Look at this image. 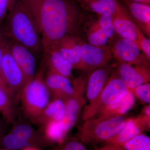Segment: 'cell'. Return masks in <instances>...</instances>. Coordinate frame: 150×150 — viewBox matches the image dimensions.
<instances>
[{
  "mask_svg": "<svg viewBox=\"0 0 150 150\" xmlns=\"http://www.w3.org/2000/svg\"><path fill=\"white\" fill-rule=\"evenodd\" d=\"M21 1L37 25L44 50L66 35H79L85 11L76 1Z\"/></svg>",
  "mask_w": 150,
  "mask_h": 150,
  "instance_id": "obj_1",
  "label": "cell"
},
{
  "mask_svg": "<svg viewBox=\"0 0 150 150\" xmlns=\"http://www.w3.org/2000/svg\"><path fill=\"white\" fill-rule=\"evenodd\" d=\"M2 26L7 38L34 54L43 52L40 31L35 21L21 0H13Z\"/></svg>",
  "mask_w": 150,
  "mask_h": 150,
  "instance_id": "obj_2",
  "label": "cell"
},
{
  "mask_svg": "<svg viewBox=\"0 0 150 150\" xmlns=\"http://www.w3.org/2000/svg\"><path fill=\"white\" fill-rule=\"evenodd\" d=\"M44 71L45 66L42 64L33 79L24 86L20 95L24 115L35 124L51 96L45 83Z\"/></svg>",
  "mask_w": 150,
  "mask_h": 150,
  "instance_id": "obj_3",
  "label": "cell"
},
{
  "mask_svg": "<svg viewBox=\"0 0 150 150\" xmlns=\"http://www.w3.org/2000/svg\"><path fill=\"white\" fill-rule=\"evenodd\" d=\"M123 115L99 116L86 120L79 127V137L83 143L95 144L105 142L116 135L126 125Z\"/></svg>",
  "mask_w": 150,
  "mask_h": 150,
  "instance_id": "obj_4",
  "label": "cell"
},
{
  "mask_svg": "<svg viewBox=\"0 0 150 150\" xmlns=\"http://www.w3.org/2000/svg\"><path fill=\"white\" fill-rule=\"evenodd\" d=\"M116 35L111 15L85 11L81 23L79 36L86 42L95 46L109 48Z\"/></svg>",
  "mask_w": 150,
  "mask_h": 150,
  "instance_id": "obj_5",
  "label": "cell"
},
{
  "mask_svg": "<svg viewBox=\"0 0 150 150\" xmlns=\"http://www.w3.org/2000/svg\"><path fill=\"white\" fill-rule=\"evenodd\" d=\"M115 67L99 96L84 108L81 116L83 121L96 117L107 108L123 99L129 92V89L118 76Z\"/></svg>",
  "mask_w": 150,
  "mask_h": 150,
  "instance_id": "obj_6",
  "label": "cell"
},
{
  "mask_svg": "<svg viewBox=\"0 0 150 150\" xmlns=\"http://www.w3.org/2000/svg\"><path fill=\"white\" fill-rule=\"evenodd\" d=\"M87 79L88 74L74 79L72 82L74 88L73 95L64 101L66 112L62 123L67 134L76 123L82 109L85 104L84 95L86 91Z\"/></svg>",
  "mask_w": 150,
  "mask_h": 150,
  "instance_id": "obj_7",
  "label": "cell"
},
{
  "mask_svg": "<svg viewBox=\"0 0 150 150\" xmlns=\"http://www.w3.org/2000/svg\"><path fill=\"white\" fill-rule=\"evenodd\" d=\"M112 57L117 63L130 65H143L149 67L150 60L147 58L139 46L131 40L117 36L109 46Z\"/></svg>",
  "mask_w": 150,
  "mask_h": 150,
  "instance_id": "obj_8",
  "label": "cell"
},
{
  "mask_svg": "<svg viewBox=\"0 0 150 150\" xmlns=\"http://www.w3.org/2000/svg\"><path fill=\"white\" fill-rule=\"evenodd\" d=\"M1 76L3 83L11 98L20 95L25 82L24 75L15 61L8 48L2 61Z\"/></svg>",
  "mask_w": 150,
  "mask_h": 150,
  "instance_id": "obj_9",
  "label": "cell"
},
{
  "mask_svg": "<svg viewBox=\"0 0 150 150\" xmlns=\"http://www.w3.org/2000/svg\"><path fill=\"white\" fill-rule=\"evenodd\" d=\"M82 39L79 35H67L53 46L72 65L73 69L87 71L81 59V44Z\"/></svg>",
  "mask_w": 150,
  "mask_h": 150,
  "instance_id": "obj_10",
  "label": "cell"
},
{
  "mask_svg": "<svg viewBox=\"0 0 150 150\" xmlns=\"http://www.w3.org/2000/svg\"><path fill=\"white\" fill-rule=\"evenodd\" d=\"M115 67L118 76L129 90L143 84L149 83V67L122 63H117Z\"/></svg>",
  "mask_w": 150,
  "mask_h": 150,
  "instance_id": "obj_11",
  "label": "cell"
},
{
  "mask_svg": "<svg viewBox=\"0 0 150 150\" xmlns=\"http://www.w3.org/2000/svg\"><path fill=\"white\" fill-rule=\"evenodd\" d=\"M81 59L88 73L108 64L112 57L110 48L91 45L82 40Z\"/></svg>",
  "mask_w": 150,
  "mask_h": 150,
  "instance_id": "obj_12",
  "label": "cell"
},
{
  "mask_svg": "<svg viewBox=\"0 0 150 150\" xmlns=\"http://www.w3.org/2000/svg\"><path fill=\"white\" fill-rule=\"evenodd\" d=\"M9 49L24 75L26 84L33 79L35 75V54L28 48L12 40L9 41Z\"/></svg>",
  "mask_w": 150,
  "mask_h": 150,
  "instance_id": "obj_13",
  "label": "cell"
},
{
  "mask_svg": "<svg viewBox=\"0 0 150 150\" xmlns=\"http://www.w3.org/2000/svg\"><path fill=\"white\" fill-rule=\"evenodd\" d=\"M115 66L106 64L88 73L86 95L89 103L96 99L102 91Z\"/></svg>",
  "mask_w": 150,
  "mask_h": 150,
  "instance_id": "obj_14",
  "label": "cell"
},
{
  "mask_svg": "<svg viewBox=\"0 0 150 150\" xmlns=\"http://www.w3.org/2000/svg\"><path fill=\"white\" fill-rule=\"evenodd\" d=\"M112 21L117 36L131 40L139 46L136 24L126 8L121 6L112 16Z\"/></svg>",
  "mask_w": 150,
  "mask_h": 150,
  "instance_id": "obj_15",
  "label": "cell"
},
{
  "mask_svg": "<svg viewBox=\"0 0 150 150\" xmlns=\"http://www.w3.org/2000/svg\"><path fill=\"white\" fill-rule=\"evenodd\" d=\"M44 63L48 71L64 76L72 82L74 79L72 74V65L58 50L53 47L45 49Z\"/></svg>",
  "mask_w": 150,
  "mask_h": 150,
  "instance_id": "obj_16",
  "label": "cell"
},
{
  "mask_svg": "<svg viewBox=\"0 0 150 150\" xmlns=\"http://www.w3.org/2000/svg\"><path fill=\"white\" fill-rule=\"evenodd\" d=\"M45 82L52 99L65 101L74 93L72 82L64 76L48 71L45 77Z\"/></svg>",
  "mask_w": 150,
  "mask_h": 150,
  "instance_id": "obj_17",
  "label": "cell"
},
{
  "mask_svg": "<svg viewBox=\"0 0 150 150\" xmlns=\"http://www.w3.org/2000/svg\"><path fill=\"white\" fill-rule=\"evenodd\" d=\"M126 9L139 29L147 37L150 38V4L123 1Z\"/></svg>",
  "mask_w": 150,
  "mask_h": 150,
  "instance_id": "obj_18",
  "label": "cell"
},
{
  "mask_svg": "<svg viewBox=\"0 0 150 150\" xmlns=\"http://www.w3.org/2000/svg\"><path fill=\"white\" fill-rule=\"evenodd\" d=\"M80 7L87 12L112 16L121 8L116 0H75Z\"/></svg>",
  "mask_w": 150,
  "mask_h": 150,
  "instance_id": "obj_19",
  "label": "cell"
},
{
  "mask_svg": "<svg viewBox=\"0 0 150 150\" xmlns=\"http://www.w3.org/2000/svg\"><path fill=\"white\" fill-rule=\"evenodd\" d=\"M65 112L64 101L61 99H52L43 109L36 124L43 126L49 121H63L64 118Z\"/></svg>",
  "mask_w": 150,
  "mask_h": 150,
  "instance_id": "obj_20",
  "label": "cell"
},
{
  "mask_svg": "<svg viewBox=\"0 0 150 150\" xmlns=\"http://www.w3.org/2000/svg\"><path fill=\"white\" fill-rule=\"evenodd\" d=\"M143 131L135 122V118L127 119L125 126L118 134L105 142L106 144L122 146L129 140L142 134Z\"/></svg>",
  "mask_w": 150,
  "mask_h": 150,
  "instance_id": "obj_21",
  "label": "cell"
},
{
  "mask_svg": "<svg viewBox=\"0 0 150 150\" xmlns=\"http://www.w3.org/2000/svg\"><path fill=\"white\" fill-rule=\"evenodd\" d=\"M135 102V96L129 91L123 99L107 108L96 117L123 115L133 107Z\"/></svg>",
  "mask_w": 150,
  "mask_h": 150,
  "instance_id": "obj_22",
  "label": "cell"
},
{
  "mask_svg": "<svg viewBox=\"0 0 150 150\" xmlns=\"http://www.w3.org/2000/svg\"><path fill=\"white\" fill-rule=\"evenodd\" d=\"M0 113L7 123H13L15 110L13 100L8 92L0 86Z\"/></svg>",
  "mask_w": 150,
  "mask_h": 150,
  "instance_id": "obj_23",
  "label": "cell"
},
{
  "mask_svg": "<svg viewBox=\"0 0 150 150\" xmlns=\"http://www.w3.org/2000/svg\"><path fill=\"white\" fill-rule=\"evenodd\" d=\"M45 137L51 142L62 144L64 142L66 134L62 126V121H51L43 126Z\"/></svg>",
  "mask_w": 150,
  "mask_h": 150,
  "instance_id": "obj_24",
  "label": "cell"
},
{
  "mask_svg": "<svg viewBox=\"0 0 150 150\" xmlns=\"http://www.w3.org/2000/svg\"><path fill=\"white\" fill-rule=\"evenodd\" d=\"M125 150H150V138L141 134L121 146Z\"/></svg>",
  "mask_w": 150,
  "mask_h": 150,
  "instance_id": "obj_25",
  "label": "cell"
},
{
  "mask_svg": "<svg viewBox=\"0 0 150 150\" xmlns=\"http://www.w3.org/2000/svg\"><path fill=\"white\" fill-rule=\"evenodd\" d=\"M0 141L3 146L8 150L22 149L31 146L29 142L22 139L11 132L2 137Z\"/></svg>",
  "mask_w": 150,
  "mask_h": 150,
  "instance_id": "obj_26",
  "label": "cell"
},
{
  "mask_svg": "<svg viewBox=\"0 0 150 150\" xmlns=\"http://www.w3.org/2000/svg\"><path fill=\"white\" fill-rule=\"evenodd\" d=\"M11 132L22 139L27 141H32L35 136V131L28 124L24 123H17L14 125Z\"/></svg>",
  "mask_w": 150,
  "mask_h": 150,
  "instance_id": "obj_27",
  "label": "cell"
},
{
  "mask_svg": "<svg viewBox=\"0 0 150 150\" xmlns=\"http://www.w3.org/2000/svg\"><path fill=\"white\" fill-rule=\"evenodd\" d=\"M129 91L142 102L150 103V84L147 83L141 85Z\"/></svg>",
  "mask_w": 150,
  "mask_h": 150,
  "instance_id": "obj_28",
  "label": "cell"
},
{
  "mask_svg": "<svg viewBox=\"0 0 150 150\" xmlns=\"http://www.w3.org/2000/svg\"><path fill=\"white\" fill-rule=\"evenodd\" d=\"M135 122L143 131L149 130L150 128V106H145L141 114L137 118Z\"/></svg>",
  "mask_w": 150,
  "mask_h": 150,
  "instance_id": "obj_29",
  "label": "cell"
},
{
  "mask_svg": "<svg viewBox=\"0 0 150 150\" xmlns=\"http://www.w3.org/2000/svg\"><path fill=\"white\" fill-rule=\"evenodd\" d=\"M139 46L147 58L150 60V39L144 34L136 25Z\"/></svg>",
  "mask_w": 150,
  "mask_h": 150,
  "instance_id": "obj_30",
  "label": "cell"
},
{
  "mask_svg": "<svg viewBox=\"0 0 150 150\" xmlns=\"http://www.w3.org/2000/svg\"><path fill=\"white\" fill-rule=\"evenodd\" d=\"M56 150H87L81 142L76 140H71L62 145Z\"/></svg>",
  "mask_w": 150,
  "mask_h": 150,
  "instance_id": "obj_31",
  "label": "cell"
},
{
  "mask_svg": "<svg viewBox=\"0 0 150 150\" xmlns=\"http://www.w3.org/2000/svg\"><path fill=\"white\" fill-rule=\"evenodd\" d=\"M9 43V41L8 40L7 38L0 40V86L2 87L3 88H4L6 91V89L2 80L1 76V68L2 61L3 56L5 53L6 50L8 48Z\"/></svg>",
  "mask_w": 150,
  "mask_h": 150,
  "instance_id": "obj_32",
  "label": "cell"
},
{
  "mask_svg": "<svg viewBox=\"0 0 150 150\" xmlns=\"http://www.w3.org/2000/svg\"><path fill=\"white\" fill-rule=\"evenodd\" d=\"M13 0H0V24L4 21Z\"/></svg>",
  "mask_w": 150,
  "mask_h": 150,
  "instance_id": "obj_33",
  "label": "cell"
},
{
  "mask_svg": "<svg viewBox=\"0 0 150 150\" xmlns=\"http://www.w3.org/2000/svg\"><path fill=\"white\" fill-rule=\"evenodd\" d=\"M98 150H125L120 146L116 145L106 144L104 146L100 148Z\"/></svg>",
  "mask_w": 150,
  "mask_h": 150,
  "instance_id": "obj_34",
  "label": "cell"
},
{
  "mask_svg": "<svg viewBox=\"0 0 150 150\" xmlns=\"http://www.w3.org/2000/svg\"><path fill=\"white\" fill-rule=\"evenodd\" d=\"M123 1L142 3V4H150V0H123Z\"/></svg>",
  "mask_w": 150,
  "mask_h": 150,
  "instance_id": "obj_35",
  "label": "cell"
},
{
  "mask_svg": "<svg viewBox=\"0 0 150 150\" xmlns=\"http://www.w3.org/2000/svg\"><path fill=\"white\" fill-rule=\"evenodd\" d=\"M7 38L5 34L4 31L2 26L0 25V39Z\"/></svg>",
  "mask_w": 150,
  "mask_h": 150,
  "instance_id": "obj_36",
  "label": "cell"
},
{
  "mask_svg": "<svg viewBox=\"0 0 150 150\" xmlns=\"http://www.w3.org/2000/svg\"><path fill=\"white\" fill-rule=\"evenodd\" d=\"M21 150H39L37 148L35 147L30 146L26 147L22 149Z\"/></svg>",
  "mask_w": 150,
  "mask_h": 150,
  "instance_id": "obj_37",
  "label": "cell"
},
{
  "mask_svg": "<svg viewBox=\"0 0 150 150\" xmlns=\"http://www.w3.org/2000/svg\"><path fill=\"white\" fill-rule=\"evenodd\" d=\"M3 127L2 126L1 123V121H0V135L1 134L2 131Z\"/></svg>",
  "mask_w": 150,
  "mask_h": 150,
  "instance_id": "obj_38",
  "label": "cell"
},
{
  "mask_svg": "<svg viewBox=\"0 0 150 150\" xmlns=\"http://www.w3.org/2000/svg\"><path fill=\"white\" fill-rule=\"evenodd\" d=\"M0 150H8V149H0Z\"/></svg>",
  "mask_w": 150,
  "mask_h": 150,
  "instance_id": "obj_39",
  "label": "cell"
},
{
  "mask_svg": "<svg viewBox=\"0 0 150 150\" xmlns=\"http://www.w3.org/2000/svg\"><path fill=\"white\" fill-rule=\"evenodd\" d=\"M2 39H3V38H2ZM1 39H0V40H1Z\"/></svg>",
  "mask_w": 150,
  "mask_h": 150,
  "instance_id": "obj_40",
  "label": "cell"
}]
</instances>
